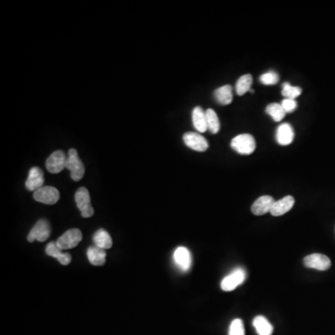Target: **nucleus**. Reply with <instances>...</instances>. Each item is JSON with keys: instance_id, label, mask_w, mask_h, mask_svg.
<instances>
[{"instance_id": "27", "label": "nucleus", "mask_w": 335, "mask_h": 335, "mask_svg": "<svg viewBox=\"0 0 335 335\" xmlns=\"http://www.w3.org/2000/svg\"><path fill=\"white\" fill-rule=\"evenodd\" d=\"M278 80H279V77L274 71L265 73L260 77V81L264 85H275L278 82Z\"/></svg>"}, {"instance_id": "14", "label": "nucleus", "mask_w": 335, "mask_h": 335, "mask_svg": "<svg viewBox=\"0 0 335 335\" xmlns=\"http://www.w3.org/2000/svg\"><path fill=\"white\" fill-rule=\"evenodd\" d=\"M294 203H295V200H294V197H292V196L284 197L281 200L275 201L274 205L271 209L270 213L273 216L284 215L285 213H287L293 209Z\"/></svg>"}, {"instance_id": "18", "label": "nucleus", "mask_w": 335, "mask_h": 335, "mask_svg": "<svg viewBox=\"0 0 335 335\" xmlns=\"http://www.w3.org/2000/svg\"><path fill=\"white\" fill-rule=\"evenodd\" d=\"M192 120L195 129L199 132H205L208 129L207 126L206 112L203 111V109L200 106L195 107L193 113H192Z\"/></svg>"}, {"instance_id": "17", "label": "nucleus", "mask_w": 335, "mask_h": 335, "mask_svg": "<svg viewBox=\"0 0 335 335\" xmlns=\"http://www.w3.org/2000/svg\"><path fill=\"white\" fill-rule=\"evenodd\" d=\"M89 263L95 266H102L106 264V250L101 249L97 246H92L88 249L87 252Z\"/></svg>"}, {"instance_id": "24", "label": "nucleus", "mask_w": 335, "mask_h": 335, "mask_svg": "<svg viewBox=\"0 0 335 335\" xmlns=\"http://www.w3.org/2000/svg\"><path fill=\"white\" fill-rule=\"evenodd\" d=\"M265 112L270 116L271 118H273L276 122H279L281 121L285 115H286V112L284 111L282 106L280 104H276V103H274V104H270L268 106H266L265 108Z\"/></svg>"}, {"instance_id": "20", "label": "nucleus", "mask_w": 335, "mask_h": 335, "mask_svg": "<svg viewBox=\"0 0 335 335\" xmlns=\"http://www.w3.org/2000/svg\"><path fill=\"white\" fill-rule=\"evenodd\" d=\"M253 326L259 335H272L274 328L267 318L263 316H257L253 319Z\"/></svg>"}, {"instance_id": "26", "label": "nucleus", "mask_w": 335, "mask_h": 335, "mask_svg": "<svg viewBox=\"0 0 335 335\" xmlns=\"http://www.w3.org/2000/svg\"><path fill=\"white\" fill-rule=\"evenodd\" d=\"M229 335H245V329L244 324L241 318L234 319L229 327Z\"/></svg>"}, {"instance_id": "6", "label": "nucleus", "mask_w": 335, "mask_h": 335, "mask_svg": "<svg viewBox=\"0 0 335 335\" xmlns=\"http://www.w3.org/2000/svg\"><path fill=\"white\" fill-rule=\"evenodd\" d=\"M50 235H51L50 223L47 220L41 219L35 223L34 227L30 231L27 236V241L29 242H34L35 241L44 242L47 241Z\"/></svg>"}, {"instance_id": "13", "label": "nucleus", "mask_w": 335, "mask_h": 335, "mask_svg": "<svg viewBox=\"0 0 335 335\" xmlns=\"http://www.w3.org/2000/svg\"><path fill=\"white\" fill-rule=\"evenodd\" d=\"M275 203V200L270 196H263L254 201L252 206V212L254 215H264L267 212H270L272 206Z\"/></svg>"}, {"instance_id": "8", "label": "nucleus", "mask_w": 335, "mask_h": 335, "mask_svg": "<svg viewBox=\"0 0 335 335\" xmlns=\"http://www.w3.org/2000/svg\"><path fill=\"white\" fill-rule=\"evenodd\" d=\"M182 140L186 147L198 152H205L209 148V143L206 139L197 132L189 131L184 133L182 136Z\"/></svg>"}, {"instance_id": "15", "label": "nucleus", "mask_w": 335, "mask_h": 335, "mask_svg": "<svg viewBox=\"0 0 335 335\" xmlns=\"http://www.w3.org/2000/svg\"><path fill=\"white\" fill-rule=\"evenodd\" d=\"M276 141L280 146H289L291 145L294 139V131L291 124L283 123L278 126L276 129Z\"/></svg>"}, {"instance_id": "22", "label": "nucleus", "mask_w": 335, "mask_h": 335, "mask_svg": "<svg viewBox=\"0 0 335 335\" xmlns=\"http://www.w3.org/2000/svg\"><path fill=\"white\" fill-rule=\"evenodd\" d=\"M252 85H253V77H252V75H250V74L244 75V76L240 77L238 80L236 81V84H235V91H236L237 95L242 96V95L245 94L246 92L251 90Z\"/></svg>"}, {"instance_id": "25", "label": "nucleus", "mask_w": 335, "mask_h": 335, "mask_svg": "<svg viewBox=\"0 0 335 335\" xmlns=\"http://www.w3.org/2000/svg\"><path fill=\"white\" fill-rule=\"evenodd\" d=\"M302 93V88L300 87H294L292 86L290 83H283L282 95L285 99H293L295 100L298 96Z\"/></svg>"}, {"instance_id": "10", "label": "nucleus", "mask_w": 335, "mask_h": 335, "mask_svg": "<svg viewBox=\"0 0 335 335\" xmlns=\"http://www.w3.org/2000/svg\"><path fill=\"white\" fill-rule=\"evenodd\" d=\"M66 160L67 158L63 151H55L47 158L46 168L51 173H59L66 168Z\"/></svg>"}, {"instance_id": "4", "label": "nucleus", "mask_w": 335, "mask_h": 335, "mask_svg": "<svg viewBox=\"0 0 335 335\" xmlns=\"http://www.w3.org/2000/svg\"><path fill=\"white\" fill-rule=\"evenodd\" d=\"M81 241H82L81 231L77 228H73L67 230L64 235H61L58 241H56V243L63 251H65L77 247L78 243H80Z\"/></svg>"}, {"instance_id": "19", "label": "nucleus", "mask_w": 335, "mask_h": 335, "mask_svg": "<svg viewBox=\"0 0 335 335\" xmlns=\"http://www.w3.org/2000/svg\"><path fill=\"white\" fill-rule=\"evenodd\" d=\"M214 97L217 101L218 104H220L222 106L230 105L233 100L232 87L230 85H224L223 87L218 88L214 91Z\"/></svg>"}, {"instance_id": "12", "label": "nucleus", "mask_w": 335, "mask_h": 335, "mask_svg": "<svg viewBox=\"0 0 335 335\" xmlns=\"http://www.w3.org/2000/svg\"><path fill=\"white\" fill-rule=\"evenodd\" d=\"M173 260L177 266L183 271L187 272L191 267V253L185 247L177 248L173 253Z\"/></svg>"}, {"instance_id": "16", "label": "nucleus", "mask_w": 335, "mask_h": 335, "mask_svg": "<svg viewBox=\"0 0 335 335\" xmlns=\"http://www.w3.org/2000/svg\"><path fill=\"white\" fill-rule=\"evenodd\" d=\"M46 253L49 256L57 259L63 265H68L72 261L70 254L63 253V250L57 245L56 242H50L46 247Z\"/></svg>"}, {"instance_id": "11", "label": "nucleus", "mask_w": 335, "mask_h": 335, "mask_svg": "<svg viewBox=\"0 0 335 335\" xmlns=\"http://www.w3.org/2000/svg\"><path fill=\"white\" fill-rule=\"evenodd\" d=\"M44 184V173L40 168L34 167L29 171V175L25 182V187L29 191H34L41 188Z\"/></svg>"}, {"instance_id": "23", "label": "nucleus", "mask_w": 335, "mask_h": 335, "mask_svg": "<svg viewBox=\"0 0 335 335\" xmlns=\"http://www.w3.org/2000/svg\"><path fill=\"white\" fill-rule=\"evenodd\" d=\"M206 119L208 129L213 134H216L218 131L220 130V121H219L216 112L212 110L211 108L207 109Z\"/></svg>"}, {"instance_id": "2", "label": "nucleus", "mask_w": 335, "mask_h": 335, "mask_svg": "<svg viewBox=\"0 0 335 335\" xmlns=\"http://www.w3.org/2000/svg\"><path fill=\"white\" fill-rule=\"evenodd\" d=\"M231 147L241 155H251L256 148V141L253 135L244 133L235 136L231 141Z\"/></svg>"}, {"instance_id": "1", "label": "nucleus", "mask_w": 335, "mask_h": 335, "mask_svg": "<svg viewBox=\"0 0 335 335\" xmlns=\"http://www.w3.org/2000/svg\"><path fill=\"white\" fill-rule=\"evenodd\" d=\"M71 172V178L74 181H79L85 174V167L81 159H79L76 149L72 148L68 151V157L66 160V168Z\"/></svg>"}, {"instance_id": "7", "label": "nucleus", "mask_w": 335, "mask_h": 335, "mask_svg": "<svg viewBox=\"0 0 335 335\" xmlns=\"http://www.w3.org/2000/svg\"><path fill=\"white\" fill-rule=\"evenodd\" d=\"M246 278V273L242 268H236L230 275L225 276L221 283V288L224 292L234 291L244 282Z\"/></svg>"}, {"instance_id": "21", "label": "nucleus", "mask_w": 335, "mask_h": 335, "mask_svg": "<svg viewBox=\"0 0 335 335\" xmlns=\"http://www.w3.org/2000/svg\"><path fill=\"white\" fill-rule=\"evenodd\" d=\"M93 241H94L95 246L104 249V250H108L112 247L113 241H112L111 236L106 232L105 229L97 230L93 235Z\"/></svg>"}, {"instance_id": "3", "label": "nucleus", "mask_w": 335, "mask_h": 335, "mask_svg": "<svg viewBox=\"0 0 335 335\" xmlns=\"http://www.w3.org/2000/svg\"><path fill=\"white\" fill-rule=\"evenodd\" d=\"M75 200L82 217L89 218L94 214V210L90 203V197L88 189L85 187L78 189L75 196Z\"/></svg>"}, {"instance_id": "5", "label": "nucleus", "mask_w": 335, "mask_h": 335, "mask_svg": "<svg viewBox=\"0 0 335 335\" xmlns=\"http://www.w3.org/2000/svg\"><path fill=\"white\" fill-rule=\"evenodd\" d=\"M34 200L46 205H53L58 202L60 193L58 189L53 186H42L41 188L34 192Z\"/></svg>"}, {"instance_id": "9", "label": "nucleus", "mask_w": 335, "mask_h": 335, "mask_svg": "<svg viewBox=\"0 0 335 335\" xmlns=\"http://www.w3.org/2000/svg\"><path fill=\"white\" fill-rule=\"evenodd\" d=\"M304 264L308 268H314L319 271H326L331 265L330 260L326 255L320 253H313L304 259Z\"/></svg>"}, {"instance_id": "28", "label": "nucleus", "mask_w": 335, "mask_h": 335, "mask_svg": "<svg viewBox=\"0 0 335 335\" xmlns=\"http://www.w3.org/2000/svg\"><path fill=\"white\" fill-rule=\"evenodd\" d=\"M281 106L284 109V111L287 113H293L297 107V103L296 101L293 99H284L281 103Z\"/></svg>"}]
</instances>
